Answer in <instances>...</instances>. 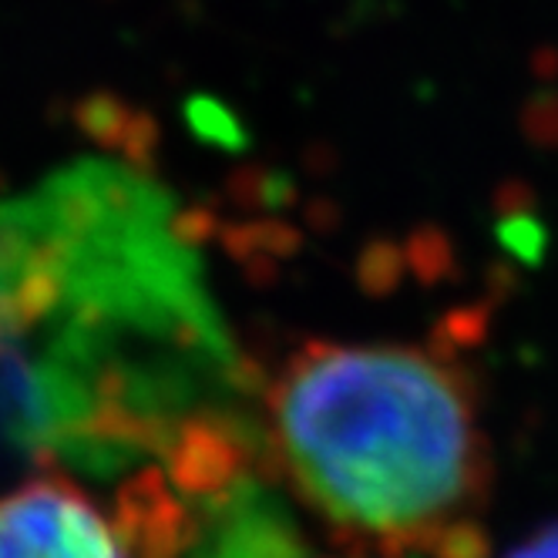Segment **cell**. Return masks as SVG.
Masks as SVG:
<instances>
[{"mask_svg":"<svg viewBox=\"0 0 558 558\" xmlns=\"http://www.w3.org/2000/svg\"><path fill=\"white\" fill-rule=\"evenodd\" d=\"M501 558H558V522L535 529L529 538H522L514 548H508Z\"/></svg>","mask_w":558,"mask_h":558,"instance_id":"cell-3","label":"cell"},{"mask_svg":"<svg viewBox=\"0 0 558 558\" xmlns=\"http://www.w3.org/2000/svg\"><path fill=\"white\" fill-rule=\"evenodd\" d=\"M287 488L380 558H485L495 461L477 390L434 347L313 340L263 390Z\"/></svg>","mask_w":558,"mask_h":558,"instance_id":"cell-1","label":"cell"},{"mask_svg":"<svg viewBox=\"0 0 558 558\" xmlns=\"http://www.w3.org/2000/svg\"><path fill=\"white\" fill-rule=\"evenodd\" d=\"M0 558H155L135 488L92 495L51 468L0 492Z\"/></svg>","mask_w":558,"mask_h":558,"instance_id":"cell-2","label":"cell"}]
</instances>
